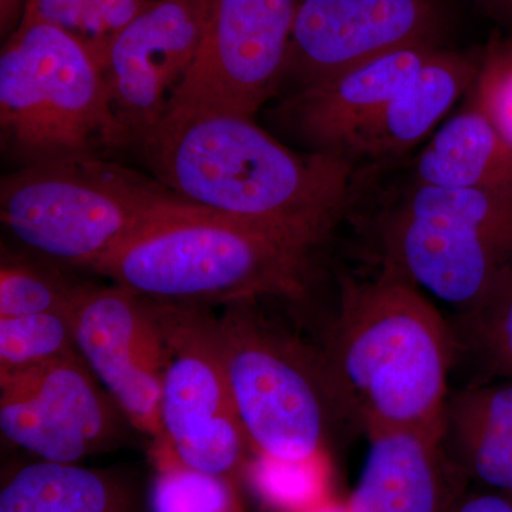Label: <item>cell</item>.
<instances>
[{
  "instance_id": "cell-1",
  "label": "cell",
  "mask_w": 512,
  "mask_h": 512,
  "mask_svg": "<svg viewBox=\"0 0 512 512\" xmlns=\"http://www.w3.org/2000/svg\"><path fill=\"white\" fill-rule=\"evenodd\" d=\"M137 144L157 181L188 204L311 249L349 208L353 161L293 151L249 117H164Z\"/></svg>"
},
{
  "instance_id": "cell-2",
  "label": "cell",
  "mask_w": 512,
  "mask_h": 512,
  "mask_svg": "<svg viewBox=\"0 0 512 512\" xmlns=\"http://www.w3.org/2000/svg\"><path fill=\"white\" fill-rule=\"evenodd\" d=\"M456 339L413 282L390 266L340 281L322 359L340 407L366 436L409 429L443 437Z\"/></svg>"
},
{
  "instance_id": "cell-3",
  "label": "cell",
  "mask_w": 512,
  "mask_h": 512,
  "mask_svg": "<svg viewBox=\"0 0 512 512\" xmlns=\"http://www.w3.org/2000/svg\"><path fill=\"white\" fill-rule=\"evenodd\" d=\"M315 249L274 232L197 210L151 225L90 268L157 301L228 303L299 299Z\"/></svg>"
},
{
  "instance_id": "cell-4",
  "label": "cell",
  "mask_w": 512,
  "mask_h": 512,
  "mask_svg": "<svg viewBox=\"0 0 512 512\" xmlns=\"http://www.w3.org/2000/svg\"><path fill=\"white\" fill-rule=\"evenodd\" d=\"M202 210L99 157L25 165L0 183V221L50 264L90 269L158 222ZM207 211V210H205Z\"/></svg>"
},
{
  "instance_id": "cell-5",
  "label": "cell",
  "mask_w": 512,
  "mask_h": 512,
  "mask_svg": "<svg viewBox=\"0 0 512 512\" xmlns=\"http://www.w3.org/2000/svg\"><path fill=\"white\" fill-rule=\"evenodd\" d=\"M3 146L26 165L99 157L131 141L103 64L82 40L22 23L0 55Z\"/></svg>"
},
{
  "instance_id": "cell-6",
  "label": "cell",
  "mask_w": 512,
  "mask_h": 512,
  "mask_svg": "<svg viewBox=\"0 0 512 512\" xmlns=\"http://www.w3.org/2000/svg\"><path fill=\"white\" fill-rule=\"evenodd\" d=\"M256 302L228 303L218 318L229 386L249 448L288 461L326 454L333 423L348 417L322 353L269 323Z\"/></svg>"
},
{
  "instance_id": "cell-7",
  "label": "cell",
  "mask_w": 512,
  "mask_h": 512,
  "mask_svg": "<svg viewBox=\"0 0 512 512\" xmlns=\"http://www.w3.org/2000/svg\"><path fill=\"white\" fill-rule=\"evenodd\" d=\"M148 301L171 350L160 407L164 443L184 466L234 480L251 448L229 386L220 319L207 305Z\"/></svg>"
},
{
  "instance_id": "cell-8",
  "label": "cell",
  "mask_w": 512,
  "mask_h": 512,
  "mask_svg": "<svg viewBox=\"0 0 512 512\" xmlns=\"http://www.w3.org/2000/svg\"><path fill=\"white\" fill-rule=\"evenodd\" d=\"M298 5L211 0L200 46L164 117L228 113L254 119L284 80Z\"/></svg>"
},
{
  "instance_id": "cell-9",
  "label": "cell",
  "mask_w": 512,
  "mask_h": 512,
  "mask_svg": "<svg viewBox=\"0 0 512 512\" xmlns=\"http://www.w3.org/2000/svg\"><path fill=\"white\" fill-rule=\"evenodd\" d=\"M124 423L79 352L0 376V431L40 460L77 464L109 451Z\"/></svg>"
},
{
  "instance_id": "cell-10",
  "label": "cell",
  "mask_w": 512,
  "mask_h": 512,
  "mask_svg": "<svg viewBox=\"0 0 512 512\" xmlns=\"http://www.w3.org/2000/svg\"><path fill=\"white\" fill-rule=\"evenodd\" d=\"M70 319L77 352L130 427L164 444L160 407L171 350L148 298L86 282Z\"/></svg>"
},
{
  "instance_id": "cell-11",
  "label": "cell",
  "mask_w": 512,
  "mask_h": 512,
  "mask_svg": "<svg viewBox=\"0 0 512 512\" xmlns=\"http://www.w3.org/2000/svg\"><path fill=\"white\" fill-rule=\"evenodd\" d=\"M444 0H299L286 77L298 89L376 57L414 46H444Z\"/></svg>"
},
{
  "instance_id": "cell-12",
  "label": "cell",
  "mask_w": 512,
  "mask_h": 512,
  "mask_svg": "<svg viewBox=\"0 0 512 512\" xmlns=\"http://www.w3.org/2000/svg\"><path fill=\"white\" fill-rule=\"evenodd\" d=\"M211 0L151 3L111 40L104 59L114 110L131 141L163 120L200 46Z\"/></svg>"
},
{
  "instance_id": "cell-13",
  "label": "cell",
  "mask_w": 512,
  "mask_h": 512,
  "mask_svg": "<svg viewBox=\"0 0 512 512\" xmlns=\"http://www.w3.org/2000/svg\"><path fill=\"white\" fill-rule=\"evenodd\" d=\"M443 47L396 50L302 87L285 101L282 117L309 151L339 156L350 134L392 100Z\"/></svg>"
},
{
  "instance_id": "cell-14",
  "label": "cell",
  "mask_w": 512,
  "mask_h": 512,
  "mask_svg": "<svg viewBox=\"0 0 512 512\" xmlns=\"http://www.w3.org/2000/svg\"><path fill=\"white\" fill-rule=\"evenodd\" d=\"M369 451L350 512H444L461 493L464 473L444 451L443 437L409 429L367 434Z\"/></svg>"
},
{
  "instance_id": "cell-15",
  "label": "cell",
  "mask_w": 512,
  "mask_h": 512,
  "mask_svg": "<svg viewBox=\"0 0 512 512\" xmlns=\"http://www.w3.org/2000/svg\"><path fill=\"white\" fill-rule=\"evenodd\" d=\"M481 53L443 47L392 100L356 128L339 156L386 160L402 156L424 140L464 94L470 92Z\"/></svg>"
},
{
  "instance_id": "cell-16",
  "label": "cell",
  "mask_w": 512,
  "mask_h": 512,
  "mask_svg": "<svg viewBox=\"0 0 512 512\" xmlns=\"http://www.w3.org/2000/svg\"><path fill=\"white\" fill-rule=\"evenodd\" d=\"M466 101L417 157L414 184L512 192L511 144L468 93Z\"/></svg>"
},
{
  "instance_id": "cell-17",
  "label": "cell",
  "mask_w": 512,
  "mask_h": 512,
  "mask_svg": "<svg viewBox=\"0 0 512 512\" xmlns=\"http://www.w3.org/2000/svg\"><path fill=\"white\" fill-rule=\"evenodd\" d=\"M444 443L466 478L512 495V380L476 384L448 399Z\"/></svg>"
},
{
  "instance_id": "cell-18",
  "label": "cell",
  "mask_w": 512,
  "mask_h": 512,
  "mask_svg": "<svg viewBox=\"0 0 512 512\" xmlns=\"http://www.w3.org/2000/svg\"><path fill=\"white\" fill-rule=\"evenodd\" d=\"M0 512H137V500L107 471L40 460L3 484Z\"/></svg>"
},
{
  "instance_id": "cell-19",
  "label": "cell",
  "mask_w": 512,
  "mask_h": 512,
  "mask_svg": "<svg viewBox=\"0 0 512 512\" xmlns=\"http://www.w3.org/2000/svg\"><path fill=\"white\" fill-rule=\"evenodd\" d=\"M153 512H247L234 480L184 466L168 444L154 448Z\"/></svg>"
},
{
  "instance_id": "cell-20",
  "label": "cell",
  "mask_w": 512,
  "mask_h": 512,
  "mask_svg": "<svg viewBox=\"0 0 512 512\" xmlns=\"http://www.w3.org/2000/svg\"><path fill=\"white\" fill-rule=\"evenodd\" d=\"M55 266L3 254L0 318L72 311L84 282L72 281Z\"/></svg>"
},
{
  "instance_id": "cell-21",
  "label": "cell",
  "mask_w": 512,
  "mask_h": 512,
  "mask_svg": "<svg viewBox=\"0 0 512 512\" xmlns=\"http://www.w3.org/2000/svg\"><path fill=\"white\" fill-rule=\"evenodd\" d=\"M248 477L256 493L278 512H305L330 498L328 453L302 461L254 454Z\"/></svg>"
},
{
  "instance_id": "cell-22",
  "label": "cell",
  "mask_w": 512,
  "mask_h": 512,
  "mask_svg": "<svg viewBox=\"0 0 512 512\" xmlns=\"http://www.w3.org/2000/svg\"><path fill=\"white\" fill-rule=\"evenodd\" d=\"M76 352L70 312L0 318V376Z\"/></svg>"
},
{
  "instance_id": "cell-23",
  "label": "cell",
  "mask_w": 512,
  "mask_h": 512,
  "mask_svg": "<svg viewBox=\"0 0 512 512\" xmlns=\"http://www.w3.org/2000/svg\"><path fill=\"white\" fill-rule=\"evenodd\" d=\"M463 318L473 348L495 373L512 380V275Z\"/></svg>"
},
{
  "instance_id": "cell-24",
  "label": "cell",
  "mask_w": 512,
  "mask_h": 512,
  "mask_svg": "<svg viewBox=\"0 0 512 512\" xmlns=\"http://www.w3.org/2000/svg\"><path fill=\"white\" fill-rule=\"evenodd\" d=\"M468 94L512 146V37L494 39L481 52Z\"/></svg>"
},
{
  "instance_id": "cell-25",
  "label": "cell",
  "mask_w": 512,
  "mask_h": 512,
  "mask_svg": "<svg viewBox=\"0 0 512 512\" xmlns=\"http://www.w3.org/2000/svg\"><path fill=\"white\" fill-rule=\"evenodd\" d=\"M147 6L144 0H86L82 42L100 60L103 69L113 37Z\"/></svg>"
},
{
  "instance_id": "cell-26",
  "label": "cell",
  "mask_w": 512,
  "mask_h": 512,
  "mask_svg": "<svg viewBox=\"0 0 512 512\" xmlns=\"http://www.w3.org/2000/svg\"><path fill=\"white\" fill-rule=\"evenodd\" d=\"M86 0H28L22 23H45L82 40Z\"/></svg>"
},
{
  "instance_id": "cell-27",
  "label": "cell",
  "mask_w": 512,
  "mask_h": 512,
  "mask_svg": "<svg viewBox=\"0 0 512 512\" xmlns=\"http://www.w3.org/2000/svg\"><path fill=\"white\" fill-rule=\"evenodd\" d=\"M444 512H512V495L490 490L461 494Z\"/></svg>"
},
{
  "instance_id": "cell-28",
  "label": "cell",
  "mask_w": 512,
  "mask_h": 512,
  "mask_svg": "<svg viewBox=\"0 0 512 512\" xmlns=\"http://www.w3.org/2000/svg\"><path fill=\"white\" fill-rule=\"evenodd\" d=\"M491 16L503 25L512 26V0H478Z\"/></svg>"
},
{
  "instance_id": "cell-29",
  "label": "cell",
  "mask_w": 512,
  "mask_h": 512,
  "mask_svg": "<svg viewBox=\"0 0 512 512\" xmlns=\"http://www.w3.org/2000/svg\"><path fill=\"white\" fill-rule=\"evenodd\" d=\"M305 512H350V510L348 503H340V501L330 497L328 500L309 508Z\"/></svg>"
}]
</instances>
